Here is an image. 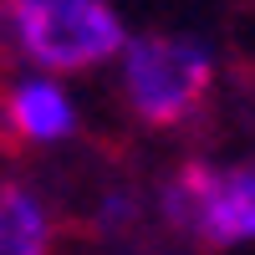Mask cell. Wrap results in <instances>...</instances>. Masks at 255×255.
I'll list each match as a JSON object with an SVG mask.
<instances>
[{
    "label": "cell",
    "instance_id": "cell-4",
    "mask_svg": "<svg viewBox=\"0 0 255 255\" xmlns=\"http://www.w3.org/2000/svg\"><path fill=\"white\" fill-rule=\"evenodd\" d=\"M61 235L56 194L20 168V148L0 133V255H61Z\"/></svg>",
    "mask_w": 255,
    "mask_h": 255
},
{
    "label": "cell",
    "instance_id": "cell-1",
    "mask_svg": "<svg viewBox=\"0 0 255 255\" xmlns=\"http://www.w3.org/2000/svg\"><path fill=\"white\" fill-rule=\"evenodd\" d=\"M215 87H220V67L204 41L168 36V31H148L128 41L118 102L143 133L158 138L199 133L215 113Z\"/></svg>",
    "mask_w": 255,
    "mask_h": 255
},
{
    "label": "cell",
    "instance_id": "cell-2",
    "mask_svg": "<svg viewBox=\"0 0 255 255\" xmlns=\"http://www.w3.org/2000/svg\"><path fill=\"white\" fill-rule=\"evenodd\" d=\"M153 199L163 230L199 255L255 240V163L220 168L209 158H184L163 174Z\"/></svg>",
    "mask_w": 255,
    "mask_h": 255
},
{
    "label": "cell",
    "instance_id": "cell-5",
    "mask_svg": "<svg viewBox=\"0 0 255 255\" xmlns=\"http://www.w3.org/2000/svg\"><path fill=\"white\" fill-rule=\"evenodd\" d=\"M0 133L20 143H67L77 133V108L41 77H10L0 87Z\"/></svg>",
    "mask_w": 255,
    "mask_h": 255
},
{
    "label": "cell",
    "instance_id": "cell-3",
    "mask_svg": "<svg viewBox=\"0 0 255 255\" xmlns=\"http://www.w3.org/2000/svg\"><path fill=\"white\" fill-rule=\"evenodd\" d=\"M20 61L41 72H92L123 51V20L108 0H5Z\"/></svg>",
    "mask_w": 255,
    "mask_h": 255
}]
</instances>
